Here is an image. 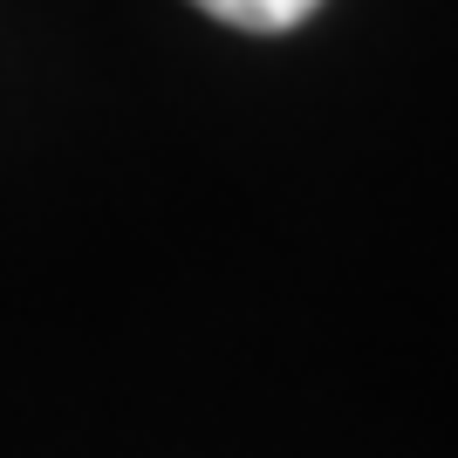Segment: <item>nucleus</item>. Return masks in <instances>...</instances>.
Listing matches in <instances>:
<instances>
[{
  "label": "nucleus",
  "mask_w": 458,
  "mask_h": 458,
  "mask_svg": "<svg viewBox=\"0 0 458 458\" xmlns=\"http://www.w3.org/2000/svg\"><path fill=\"white\" fill-rule=\"evenodd\" d=\"M191 7H206L212 21L247 28V35H287V28H301L322 0H191Z\"/></svg>",
  "instance_id": "obj_1"
}]
</instances>
